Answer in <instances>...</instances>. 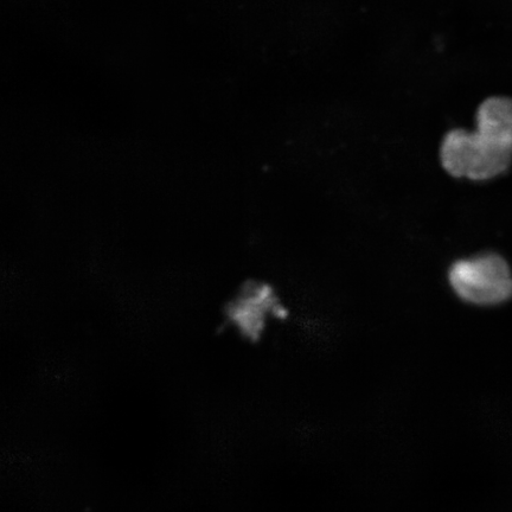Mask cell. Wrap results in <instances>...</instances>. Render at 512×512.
Instances as JSON below:
<instances>
[{"mask_svg": "<svg viewBox=\"0 0 512 512\" xmlns=\"http://www.w3.org/2000/svg\"><path fill=\"white\" fill-rule=\"evenodd\" d=\"M441 164L453 177L488 181L509 169L512 152L503 149L482 133L457 128L448 132L441 144Z\"/></svg>", "mask_w": 512, "mask_h": 512, "instance_id": "obj_1", "label": "cell"}, {"mask_svg": "<svg viewBox=\"0 0 512 512\" xmlns=\"http://www.w3.org/2000/svg\"><path fill=\"white\" fill-rule=\"evenodd\" d=\"M448 280L457 296L469 304L492 306L512 297L509 265L497 254L457 261L448 272Z\"/></svg>", "mask_w": 512, "mask_h": 512, "instance_id": "obj_2", "label": "cell"}, {"mask_svg": "<svg viewBox=\"0 0 512 512\" xmlns=\"http://www.w3.org/2000/svg\"><path fill=\"white\" fill-rule=\"evenodd\" d=\"M477 131L503 149L512 152V100L495 96L483 102L477 112Z\"/></svg>", "mask_w": 512, "mask_h": 512, "instance_id": "obj_3", "label": "cell"}]
</instances>
